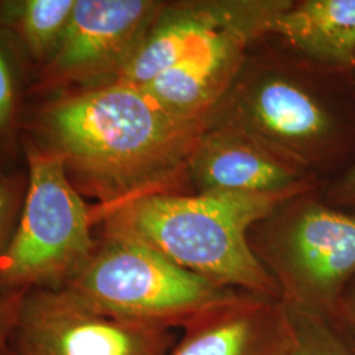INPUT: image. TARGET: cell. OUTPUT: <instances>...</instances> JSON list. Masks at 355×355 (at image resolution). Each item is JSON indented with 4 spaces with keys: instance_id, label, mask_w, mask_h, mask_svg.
I'll return each instance as SVG.
<instances>
[{
    "instance_id": "13",
    "label": "cell",
    "mask_w": 355,
    "mask_h": 355,
    "mask_svg": "<svg viewBox=\"0 0 355 355\" xmlns=\"http://www.w3.org/2000/svg\"><path fill=\"white\" fill-rule=\"evenodd\" d=\"M268 33L324 64L355 66V0H306L278 13Z\"/></svg>"
},
{
    "instance_id": "5",
    "label": "cell",
    "mask_w": 355,
    "mask_h": 355,
    "mask_svg": "<svg viewBox=\"0 0 355 355\" xmlns=\"http://www.w3.org/2000/svg\"><path fill=\"white\" fill-rule=\"evenodd\" d=\"M177 329L103 315L64 288L26 291L6 355H167Z\"/></svg>"
},
{
    "instance_id": "12",
    "label": "cell",
    "mask_w": 355,
    "mask_h": 355,
    "mask_svg": "<svg viewBox=\"0 0 355 355\" xmlns=\"http://www.w3.org/2000/svg\"><path fill=\"white\" fill-rule=\"evenodd\" d=\"M248 3L249 0H199L165 6L114 82L136 87L149 83L207 36L240 16Z\"/></svg>"
},
{
    "instance_id": "6",
    "label": "cell",
    "mask_w": 355,
    "mask_h": 355,
    "mask_svg": "<svg viewBox=\"0 0 355 355\" xmlns=\"http://www.w3.org/2000/svg\"><path fill=\"white\" fill-rule=\"evenodd\" d=\"M208 124L229 128L300 168L333 132V120L318 98L295 79L272 71L232 86Z\"/></svg>"
},
{
    "instance_id": "7",
    "label": "cell",
    "mask_w": 355,
    "mask_h": 355,
    "mask_svg": "<svg viewBox=\"0 0 355 355\" xmlns=\"http://www.w3.org/2000/svg\"><path fill=\"white\" fill-rule=\"evenodd\" d=\"M288 0H249L245 11L193 46L179 62L140 89L168 114L209 119L232 89L254 38L268 33Z\"/></svg>"
},
{
    "instance_id": "20",
    "label": "cell",
    "mask_w": 355,
    "mask_h": 355,
    "mask_svg": "<svg viewBox=\"0 0 355 355\" xmlns=\"http://www.w3.org/2000/svg\"><path fill=\"white\" fill-rule=\"evenodd\" d=\"M353 322H354V325H355V315H354V316H353Z\"/></svg>"
},
{
    "instance_id": "4",
    "label": "cell",
    "mask_w": 355,
    "mask_h": 355,
    "mask_svg": "<svg viewBox=\"0 0 355 355\" xmlns=\"http://www.w3.org/2000/svg\"><path fill=\"white\" fill-rule=\"evenodd\" d=\"M31 179L19 228L0 258L4 291L60 288L96 248L92 212L78 195L57 152L29 154Z\"/></svg>"
},
{
    "instance_id": "9",
    "label": "cell",
    "mask_w": 355,
    "mask_h": 355,
    "mask_svg": "<svg viewBox=\"0 0 355 355\" xmlns=\"http://www.w3.org/2000/svg\"><path fill=\"white\" fill-rule=\"evenodd\" d=\"M165 6L154 0H76L54 67L71 76L117 79Z\"/></svg>"
},
{
    "instance_id": "10",
    "label": "cell",
    "mask_w": 355,
    "mask_h": 355,
    "mask_svg": "<svg viewBox=\"0 0 355 355\" xmlns=\"http://www.w3.org/2000/svg\"><path fill=\"white\" fill-rule=\"evenodd\" d=\"M167 355H290L295 321L278 297L239 292L182 328Z\"/></svg>"
},
{
    "instance_id": "11",
    "label": "cell",
    "mask_w": 355,
    "mask_h": 355,
    "mask_svg": "<svg viewBox=\"0 0 355 355\" xmlns=\"http://www.w3.org/2000/svg\"><path fill=\"white\" fill-rule=\"evenodd\" d=\"M198 193L288 196L302 184V168L229 128L209 125L187 166Z\"/></svg>"
},
{
    "instance_id": "2",
    "label": "cell",
    "mask_w": 355,
    "mask_h": 355,
    "mask_svg": "<svg viewBox=\"0 0 355 355\" xmlns=\"http://www.w3.org/2000/svg\"><path fill=\"white\" fill-rule=\"evenodd\" d=\"M287 196L152 193L117 205L95 220L104 236L139 242L220 287L280 299L275 277L248 241L252 225Z\"/></svg>"
},
{
    "instance_id": "18",
    "label": "cell",
    "mask_w": 355,
    "mask_h": 355,
    "mask_svg": "<svg viewBox=\"0 0 355 355\" xmlns=\"http://www.w3.org/2000/svg\"><path fill=\"white\" fill-rule=\"evenodd\" d=\"M12 99V80L7 64L0 55V125L4 124L11 114Z\"/></svg>"
},
{
    "instance_id": "17",
    "label": "cell",
    "mask_w": 355,
    "mask_h": 355,
    "mask_svg": "<svg viewBox=\"0 0 355 355\" xmlns=\"http://www.w3.org/2000/svg\"><path fill=\"white\" fill-rule=\"evenodd\" d=\"M11 214H12V196L6 183L0 179V258L10 243V241H7V234H8Z\"/></svg>"
},
{
    "instance_id": "19",
    "label": "cell",
    "mask_w": 355,
    "mask_h": 355,
    "mask_svg": "<svg viewBox=\"0 0 355 355\" xmlns=\"http://www.w3.org/2000/svg\"><path fill=\"white\" fill-rule=\"evenodd\" d=\"M336 196L343 202L355 203V164L340 182L336 191Z\"/></svg>"
},
{
    "instance_id": "16",
    "label": "cell",
    "mask_w": 355,
    "mask_h": 355,
    "mask_svg": "<svg viewBox=\"0 0 355 355\" xmlns=\"http://www.w3.org/2000/svg\"><path fill=\"white\" fill-rule=\"evenodd\" d=\"M26 291L0 292V355L7 354V346L21 311Z\"/></svg>"
},
{
    "instance_id": "1",
    "label": "cell",
    "mask_w": 355,
    "mask_h": 355,
    "mask_svg": "<svg viewBox=\"0 0 355 355\" xmlns=\"http://www.w3.org/2000/svg\"><path fill=\"white\" fill-rule=\"evenodd\" d=\"M209 119L168 114L140 87L111 82L57 104L48 127L66 168L102 202L95 216L152 193L187 173Z\"/></svg>"
},
{
    "instance_id": "3",
    "label": "cell",
    "mask_w": 355,
    "mask_h": 355,
    "mask_svg": "<svg viewBox=\"0 0 355 355\" xmlns=\"http://www.w3.org/2000/svg\"><path fill=\"white\" fill-rule=\"evenodd\" d=\"M62 288L103 315L173 329L239 293L139 242L108 236Z\"/></svg>"
},
{
    "instance_id": "14",
    "label": "cell",
    "mask_w": 355,
    "mask_h": 355,
    "mask_svg": "<svg viewBox=\"0 0 355 355\" xmlns=\"http://www.w3.org/2000/svg\"><path fill=\"white\" fill-rule=\"evenodd\" d=\"M76 0H28L21 6V28L31 49L42 54L57 46Z\"/></svg>"
},
{
    "instance_id": "8",
    "label": "cell",
    "mask_w": 355,
    "mask_h": 355,
    "mask_svg": "<svg viewBox=\"0 0 355 355\" xmlns=\"http://www.w3.org/2000/svg\"><path fill=\"white\" fill-rule=\"evenodd\" d=\"M280 299L315 313L355 272V217L312 204L282 230L274 249Z\"/></svg>"
},
{
    "instance_id": "15",
    "label": "cell",
    "mask_w": 355,
    "mask_h": 355,
    "mask_svg": "<svg viewBox=\"0 0 355 355\" xmlns=\"http://www.w3.org/2000/svg\"><path fill=\"white\" fill-rule=\"evenodd\" d=\"M290 311L295 321V343L290 355H347L318 325L315 313L291 308Z\"/></svg>"
}]
</instances>
